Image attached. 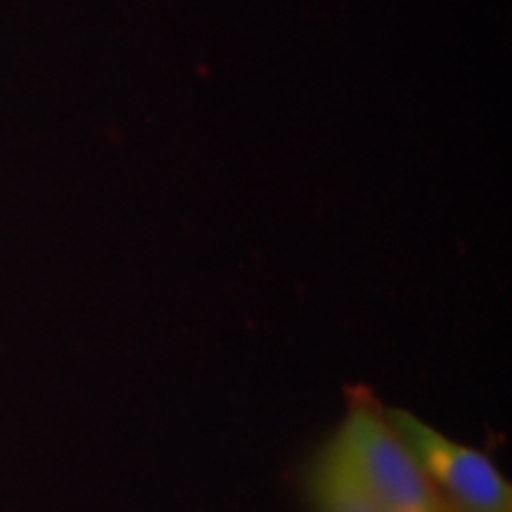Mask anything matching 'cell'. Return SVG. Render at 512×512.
Here are the masks:
<instances>
[{
    "label": "cell",
    "mask_w": 512,
    "mask_h": 512,
    "mask_svg": "<svg viewBox=\"0 0 512 512\" xmlns=\"http://www.w3.org/2000/svg\"><path fill=\"white\" fill-rule=\"evenodd\" d=\"M309 494L316 512H382L358 486L332 439L313 463Z\"/></svg>",
    "instance_id": "3"
},
{
    "label": "cell",
    "mask_w": 512,
    "mask_h": 512,
    "mask_svg": "<svg viewBox=\"0 0 512 512\" xmlns=\"http://www.w3.org/2000/svg\"><path fill=\"white\" fill-rule=\"evenodd\" d=\"M332 441L358 486L382 512H444L418 460L370 403H356Z\"/></svg>",
    "instance_id": "1"
},
{
    "label": "cell",
    "mask_w": 512,
    "mask_h": 512,
    "mask_svg": "<svg viewBox=\"0 0 512 512\" xmlns=\"http://www.w3.org/2000/svg\"><path fill=\"white\" fill-rule=\"evenodd\" d=\"M384 418L420 463L444 512H512V486L486 453L458 444L403 408H387Z\"/></svg>",
    "instance_id": "2"
}]
</instances>
